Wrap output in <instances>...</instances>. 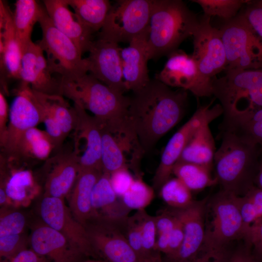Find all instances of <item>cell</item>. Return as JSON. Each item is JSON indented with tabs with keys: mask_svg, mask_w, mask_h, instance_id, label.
Returning <instances> with one entry per match:
<instances>
[{
	"mask_svg": "<svg viewBox=\"0 0 262 262\" xmlns=\"http://www.w3.org/2000/svg\"><path fill=\"white\" fill-rule=\"evenodd\" d=\"M133 93L128 119L143 151L146 152L182 118L187 92L181 88L174 91L155 79Z\"/></svg>",
	"mask_w": 262,
	"mask_h": 262,
	"instance_id": "6da1fadb",
	"label": "cell"
},
{
	"mask_svg": "<svg viewBox=\"0 0 262 262\" xmlns=\"http://www.w3.org/2000/svg\"><path fill=\"white\" fill-rule=\"evenodd\" d=\"M61 81V96L91 112L102 128L114 133H134L128 119L130 98L89 73L73 80Z\"/></svg>",
	"mask_w": 262,
	"mask_h": 262,
	"instance_id": "7a4b0ae2",
	"label": "cell"
},
{
	"mask_svg": "<svg viewBox=\"0 0 262 262\" xmlns=\"http://www.w3.org/2000/svg\"><path fill=\"white\" fill-rule=\"evenodd\" d=\"M220 136L213 160L215 178L221 190L243 196L255 185L261 147L228 131H220Z\"/></svg>",
	"mask_w": 262,
	"mask_h": 262,
	"instance_id": "3957f363",
	"label": "cell"
},
{
	"mask_svg": "<svg viewBox=\"0 0 262 262\" xmlns=\"http://www.w3.org/2000/svg\"><path fill=\"white\" fill-rule=\"evenodd\" d=\"M200 18L181 0H153L148 28L149 59L168 56L193 36Z\"/></svg>",
	"mask_w": 262,
	"mask_h": 262,
	"instance_id": "277c9868",
	"label": "cell"
},
{
	"mask_svg": "<svg viewBox=\"0 0 262 262\" xmlns=\"http://www.w3.org/2000/svg\"><path fill=\"white\" fill-rule=\"evenodd\" d=\"M212 92L224 116L262 108V68L226 70L224 76L213 79Z\"/></svg>",
	"mask_w": 262,
	"mask_h": 262,
	"instance_id": "5b68a950",
	"label": "cell"
},
{
	"mask_svg": "<svg viewBox=\"0 0 262 262\" xmlns=\"http://www.w3.org/2000/svg\"><path fill=\"white\" fill-rule=\"evenodd\" d=\"M238 196L221 190L207 202L211 219L205 226L201 251L226 250L232 242L243 239L248 234L240 213Z\"/></svg>",
	"mask_w": 262,
	"mask_h": 262,
	"instance_id": "8992f818",
	"label": "cell"
},
{
	"mask_svg": "<svg viewBox=\"0 0 262 262\" xmlns=\"http://www.w3.org/2000/svg\"><path fill=\"white\" fill-rule=\"evenodd\" d=\"M42 37L37 44L45 52L49 69L62 80H70L88 73L85 58L75 43L54 25L43 6L38 20Z\"/></svg>",
	"mask_w": 262,
	"mask_h": 262,
	"instance_id": "52a82bcc",
	"label": "cell"
},
{
	"mask_svg": "<svg viewBox=\"0 0 262 262\" xmlns=\"http://www.w3.org/2000/svg\"><path fill=\"white\" fill-rule=\"evenodd\" d=\"M193 37L192 56L197 66L196 98L213 95L212 82L227 66V58L219 29L213 27L211 18L203 15Z\"/></svg>",
	"mask_w": 262,
	"mask_h": 262,
	"instance_id": "ba28073f",
	"label": "cell"
},
{
	"mask_svg": "<svg viewBox=\"0 0 262 262\" xmlns=\"http://www.w3.org/2000/svg\"><path fill=\"white\" fill-rule=\"evenodd\" d=\"M219 30L226 54L225 70L262 68V42L242 12Z\"/></svg>",
	"mask_w": 262,
	"mask_h": 262,
	"instance_id": "9c48e42d",
	"label": "cell"
},
{
	"mask_svg": "<svg viewBox=\"0 0 262 262\" xmlns=\"http://www.w3.org/2000/svg\"><path fill=\"white\" fill-rule=\"evenodd\" d=\"M153 0H119L111 8L98 38L129 43L146 31Z\"/></svg>",
	"mask_w": 262,
	"mask_h": 262,
	"instance_id": "30bf717a",
	"label": "cell"
},
{
	"mask_svg": "<svg viewBox=\"0 0 262 262\" xmlns=\"http://www.w3.org/2000/svg\"><path fill=\"white\" fill-rule=\"evenodd\" d=\"M212 103L198 108L192 116L170 138L162 153L160 164L153 179V188L160 190L170 179L174 165L190 139L203 123L211 122L223 114L220 103Z\"/></svg>",
	"mask_w": 262,
	"mask_h": 262,
	"instance_id": "8fae6325",
	"label": "cell"
},
{
	"mask_svg": "<svg viewBox=\"0 0 262 262\" xmlns=\"http://www.w3.org/2000/svg\"><path fill=\"white\" fill-rule=\"evenodd\" d=\"M42 123L39 103L31 86L21 81L9 109L7 137L0 155L10 161L21 135Z\"/></svg>",
	"mask_w": 262,
	"mask_h": 262,
	"instance_id": "7c38bea8",
	"label": "cell"
},
{
	"mask_svg": "<svg viewBox=\"0 0 262 262\" xmlns=\"http://www.w3.org/2000/svg\"><path fill=\"white\" fill-rule=\"evenodd\" d=\"M126 225L97 218L89 220L84 227L96 255L107 262H135L137 257L128 241Z\"/></svg>",
	"mask_w": 262,
	"mask_h": 262,
	"instance_id": "4fadbf2b",
	"label": "cell"
},
{
	"mask_svg": "<svg viewBox=\"0 0 262 262\" xmlns=\"http://www.w3.org/2000/svg\"><path fill=\"white\" fill-rule=\"evenodd\" d=\"M39 212L44 223L63 234L84 256L97 255L85 227L75 218L64 199L44 196Z\"/></svg>",
	"mask_w": 262,
	"mask_h": 262,
	"instance_id": "5bb4252c",
	"label": "cell"
},
{
	"mask_svg": "<svg viewBox=\"0 0 262 262\" xmlns=\"http://www.w3.org/2000/svg\"><path fill=\"white\" fill-rule=\"evenodd\" d=\"M120 48L117 43L97 38L92 42L85 59L88 73L124 94L127 90L123 80Z\"/></svg>",
	"mask_w": 262,
	"mask_h": 262,
	"instance_id": "9a60e30c",
	"label": "cell"
},
{
	"mask_svg": "<svg viewBox=\"0 0 262 262\" xmlns=\"http://www.w3.org/2000/svg\"><path fill=\"white\" fill-rule=\"evenodd\" d=\"M208 198L194 201L188 207L180 209L170 208L181 221L184 240L181 248L171 262H187L201 252L205 234V213Z\"/></svg>",
	"mask_w": 262,
	"mask_h": 262,
	"instance_id": "2e32d148",
	"label": "cell"
},
{
	"mask_svg": "<svg viewBox=\"0 0 262 262\" xmlns=\"http://www.w3.org/2000/svg\"><path fill=\"white\" fill-rule=\"evenodd\" d=\"M22 53L20 80L28 83L34 91L61 95V78L52 76L40 47L31 41Z\"/></svg>",
	"mask_w": 262,
	"mask_h": 262,
	"instance_id": "e0dca14e",
	"label": "cell"
},
{
	"mask_svg": "<svg viewBox=\"0 0 262 262\" xmlns=\"http://www.w3.org/2000/svg\"><path fill=\"white\" fill-rule=\"evenodd\" d=\"M30 245L51 262H82L84 256L63 234L42 221L32 229Z\"/></svg>",
	"mask_w": 262,
	"mask_h": 262,
	"instance_id": "ac0fdd59",
	"label": "cell"
},
{
	"mask_svg": "<svg viewBox=\"0 0 262 262\" xmlns=\"http://www.w3.org/2000/svg\"><path fill=\"white\" fill-rule=\"evenodd\" d=\"M79 153L59 152L46 160L44 196L64 199L69 195L80 171Z\"/></svg>",
	"mask_w": 262,
	"mask_h": 262,
	"instance_id": "d6986e66",
	"label": "cell"
},
{
	"mask_svg": "<svg viewBox=\"0 0 262 262\" xmlns=\"http://www.w3.org/2000/svg\"><path fill=\"white\" fill-rule=\"evenodd\" d=\"M76 113L75 145L84 142L82 153L79 157L80 170H102L101 164L102 126L93 116L89 115L80 105L74 103Z\"/></svg>",
	"mask_w": 262,
	"mask_h": 262,
	"instance_id": "ffe728a7",
	"label": "cell"
},
{
	"mask_svg": "<svg viewBox=\"0 0 262 262\" xmlns=\"http://www.w3.org/2000/svg\"><path fill=\"white\" fill-rule=\"evenodd\" d=\"M147 37L148 29L131 40L128 46L120 48L123 80L127 91H138L150 81L147 66L150 60Z\"/></svg>",
	"mask_w": 262,
	"mask_h": 262,
	"instance_id": "44dd1931",
	"label": "cell"
},
{
	"mask_svg": "<svg viewBox=\"0 0 262 262\" xmlns=\"http://www.w3.org/2000/svg\"><path fill=\"white\" fill-rule=\"evenodd\" d=\"M44 8L55 27L69 38L82 54L94 40L93 33L69 8L66 0H43Z\"/></svg>",
	"mask_w": 262,
	"mask_h": 262,
	"instance_id": "7402d4cb",
	"label": "cell"
},
{
	"mask_svg": "<svg viewBox=\"0 0 262 262\" xmlns=\"http://www.w3.org/2000/svg\"><path fill=\"white\" fill-rule=\"evenodd\" d=\"M167 58L164 68L156 75V79L169 87L190 91L196 97L198 71L192 55L177 49Z\"/></svg>",
	"mask_w": 262,
	"mask_h": 262,
	"instance_id": "603a6c76",
	"label": "cell"
},
{
	"mask_svg": "<svg viewBox=\"0 0 262 262\" xmlns=\"http://www.w3.org/2000/svg\"><path fill=\"white\" fill-rule=\"evenodd\" d=\"M12 14L8 5L0 0V72L2 76V79L20 80L22 53L16 37L13 26Z\"/></svg>",
	"mask_w": 262,
	"mask_h": 262,
	"instance_id": "cb8c5ba5",
	"label": "cell"
},
{
	"mask_svg": "<svg viewBox=\"0 0 262 262\" xmlns=\"http://www.w3.org/2000/svg\"><path fill=\"white\" fill-rule=\"evenodd\" d=\"M110 177V174L103 172L93 187L91 196V219L126 223L131 210L114 191Z\"/></svg>",
	"mask_w": 262,
	"mask_h": 262,
	"instance_id": "d4e9b609",
	"label": "cell"
},
{
	"mask_svg": "<svg viewBox=\"0 0 262 262\" xmlns=\"http://www.w3.org/2000/svg\"><path fill=\"white\" fill-rule=\"evenodd\" d=\"M132 154L137 161L141 154L136 140L127 135L114 133L102 129L101 164L103 172L111 174L127 167L126 153Z\"/></svg>",
	"mask_w": 262,
	"mask_h": 262,
	"instance_id": "484cf974",
	"label": "cell"
},
{
	"mask_svg": "<svg viewBox=\"0 0 262 262\" xmlns=\"http://www.w3.org/2000/svg\"><path fill=\"white\" fill-rule=\"evenodd\" d=\"M102 173L97 169L80 170L69 195L68 207L75 218L83 226L92 218V192Z\"/></svg>",
	"mask_w": 262,
	"mask_h": 262,
	"instance_id": "4316f807",
	"label": "cell"
},
{
	"mask_svg": "<svg viewBox=\"0 0 262 262\" xmlns=\"http://www.w3.org/2000/svg\"><path fill=\"white\" fill-rule=\"evenodd\" d=\"M53 149L54 143L46 131L32 128L21 135L12 159L7 161L17 164L30 160H47Z\"/></svg>",
	"mask_w": 262,
	"mask_h": 262,
	"instance_id": "83f0119b",
	"label": "cell"
},
{
	"mask_svg": "<svg viewBox=\"0 0 262 262\" xmlns=\"http://www.w3.org/2000/svg\"><path fill=\"white\" fill-rule=\"evenodd\" d=\"M201 124L195 131L178 161L191 163L212 168L216 151L210 123Z\"/></svg>",
	"mask_w": 262,
	"mask_h": 262,
	"instance_id": "f1b7e54d",
	"label": "cell"
},
{
	"mask_svg": "<svg viewBox=\"0 0 262 262\" xmlns=\"http://www.w3.org/2000/svg\"><path fill=\"white\" fill-rule=\"evenodd\" d=\"M219 128L262 147V108L224 116Z\"/></svg>",
	"mask_w": 262,
	"mask_h": 262,
	"instance_id": "f546056e",
	"label": "cell"
},
{
	"mask_svg": "<svg viewBox=\"0 0 262 262\" xmlns=\"http://www.w3.org/2000/svg\"><path fill=\"white\" fill-rule=\"evenodd\" d=\"M34 0H16L12 14L13 23L16 35L21 51L32 41L31 34L33 26L38 22L42 9Z\"/></svg>",
	"mask_w": 262,
	"mask_h": 262,
	"instance_id": "4dcf8cb0",
	"label": "cell"
},
{
	"mask_svg": "<svg viewBox=\"0 0 262 262\" xmlns=\"http://www.w3.org/2000/svg\"><path fill=\"white\" fill-rule=\"evenodd\" d=\"M80 21L93 33L103 26L112 5L108 0H66Z\"/></svg>",
	"mask_w": 262,
	"mask_h": 262,
	"instance_id": "1f68e13d",
	"label": "cell"
},
{
	"mask_svg": "<svg viewBox=\"0 0 262 262\" xmlns=\"http://www.w3.org/2000/svg\"><path fill=\"white\" fill-rule=\"evenodd\" d=\"M212 168L191 163L178 161L172 174L180 180L191 191L202 190L217 184L211 173Z\"/></svg>",
	"mask_w": 262,
	"mask_h": 262,
	"instance_id": "d6a6232c",
	"label": "cell"
},
{
	"mask_svg": "<svg viewBox=\"0 0 262 262\" xmlns=\"http://www.w3.org/2000/svg\"><path fill=\"white\" fill-rule=\"evenodd\" d=\"M33 92L38 101L54 116L66 138L75 126L76 113L74 106L71 107L61 95H48L34 91Z\"/></svg>",
	"mask_w": 262,
	"mask_h": 262,
	"instance_id": "836d02e7",
	"label": "cell"
},
{
	"mask_svg": "<svg viewBox=\"0 0 262 262\" xmlns=\"http://www.w3.org/2000/svg\"><path fill=\"white\" fill-rule=\"evenodd\" d=\"M9 163L13 169L10 175L0 170V186L4 188L8 198L21 201L25 199L29 190L34 187L33 175L29 170L14 169L12 164Z\"/></svg>",
	"mask_w": 262,
	"mask_h": 262,
	"instance_id": "e575fe53",
	"label": "cell"
},
{
	"mask_svg": "<svg viewBox=\"0 0 262 262\" xmlns=\"http://www.w3.org/2000/svg\"><path fill=\"white\" fill-rule=\"evenodd\" d=\"M202 8L204 15L218 16L227 21L235 17L249 0H192Z\"/></svg>",
	"mask_w": 262,
	"mask_h": 262,
	"instance_id": "d590c367",
	"label": "cell"
},
{
	"mask_svg": "<svg viewBox=\"0 0 262 262\" xmlns=\"http://www.w3.org/2000/svg\"><path fill=\"white\" fill-rule=\"evenodd\" d=\"M160 193L170 208H185L195 201L192 198L191 191L176 177L167 180L161 187Z\"/></svg>",
	"mask_w": 262,
	"mask_h": 262,
	"instance_id": "8d00e7d4",
	"label": "cell"
},
{
	"mask_svg": "<svg viewBox=\"0 0 262 262\" xmlns=\"http://www.w3.org/2000/svg\"><path fill=\"white\" fill-rule=\"evenodd\" d=\"M154 197V189L146 184L141 177H136L129 190L121 198L130 210H143Z\"/></svg>",
	"mask_w": 262,
	"mask_h": 262,
	"instance_id": "74e56055",
	"label": "cell"
},
{
	"mask_svg": "<svg viewBox=\"0 0 262 262\" xmlns=\"http://www.w3.org/2000/svg\"><path fill=\"white\" fill-rule=\"evenodd\" d=\"M156 217L157 239L155 250L166 254L176 216L170 209L162 211Z\"/></svg>",
	"mask_w": 262,
	"mask_h": 262,
	"instance_id": "f35d334b",
	"label": "cell"
},
{
	"mask_svg": "<svg viewBox=\"0 0 262 262\" xmlns=\"http://www.w3.org/2000/svg\"><path fill=\"white\" fill-rule=\"evenodd\" d=\"M26 225V217L21 212L12 210H1L0 237L24 233Z\"/></svg>",
	"mask_w": 262,
	"mask_h": 262,
	"instance_id": "ab89813d",
	"label": "cell"
},
{
	"mask_svg": "<svg viewBox=\"0 0 262 262\" xmlns=\"http://www.w3.org/2000/svg\"><path fill=\"white\" fill-rule=\"evenodd\" d=\"M141 234L145 257L156 251L155 246L157 239L156 217L149 215L145 210H142L141 213Z\"/></svg>",
	"mask_w": 262,
	"mask_h": 262,
	"instance_id": "60d3db41",
	"label": "cell"
},
{
	"mask_svg": "<svg viewBox=\"0 0 262 262\" xmlns=\"http://www.w3.org/2000/svg\"><path fill=\"white\" fill-rule=\"evenodd\" d=\"M142 210L129 216L126 225V234L130 245L138 258L144 257L141 234Z\"/></svg>",
	"mask_w": 262,
	"mask_h": 262,
	"instance_id": "b9f144b4",
	"label": "cell"
},
{
	"mask_svg": "<svg viewBox=\"0 0 262 262\" xmlns=\"http://www.w3.org/2000/svg\"><path fill=\"white\" fill-rule=\"evenodd\" d=\"M30 237L24 233L0 237V257L10 259L27 249Z\"/></svg>",
	"mask_w": 262,
	"mask_h": 262,
	"instance_id": "7bdbcfd3",
	"label": "cell"
},
{
	"mask_svg": "<svg viewBox=\"0 0 262 262\" xmlns=\"http://www.w3.org/2000/svg\"><path fill=\"white\" fill-rule=\"evenodd\" d=\"M242 13L262 42V0H249Z\"/></svg>",
	"mask_w": 262,
	"mask_h": 262,
	"instance_id": "ee69618b",
	"label": "cell"
},
{
	"mask_svg": "<svg viewBox=\"0 0 262 262\" xmlns=\"http://www.w3.org/2000/svg\"><path fill=\"white\" fill-rule=\"evenodd\" d=\"M111 185L120 198L129 190L134 179L128 169V167L121 168L110 174Z\"/></svg>",
	"mask_w": 262,
	"mask_h": 262,
	"instance_id": "f6af8a7d",
	"label": "cell"
},
{
	"mask_svg": "<svg viewBox=\"0 0 262 262\" xmlns=\"http://www.w3.org/2000/svg\"><path fill=\"white\" fill-rule=\"evenodd\" d=\"M171 210L172 211L171 209ZM172 212L173 213L172 211ZM173 213L176 216V221L170 235L167 251L165 254L170 261L178 253L184 240V231L182 224L177 215L174 213Z\"/></svg>",
	"mask_w": 262,
	"mask_h": 262,
	"instance_id": "bcb514c9",
	"label": "cell"
},
{
	"mask_svg": "<svg viewBox=\"0 0 262 262\" xmlns=\"http://www.w3.org/2000/svg\"><path fill=\"white\" fill-rule=\"evenodd\" d=\"M9 109L3 91L0 92V146L1 149L5 144L9 119Z\"/></svg>",
	"mask_w": 262,
	"mask_h": 262,
	"instance_id": "7dc6e473",
	"label": "cell"
},
{
	"mask_svg": "<svg viewBox=\"0 0 262 262\" xmlns=\"http://www.w3.org/2000/svg\"><path fill=\"white\" fill-rule=\"evenodd\" d=\"M230 255L227 249L201 251L195 258L187 262H228Z\"/></svg>",
	"mask_w": 262,
	"mask_h": 262,
	"instance_id": "c3c4849f",
	"label": "cell"
},
{
	"mask_svg": "<svg viewBox=\"0 0 262 262\" xmlns=\"http://www.w3.org/2000/svg\"><path fill=\"white\" fill-rule=\"evenodd\" d=\"M48 259L40 256L32 248L25 249L3 262H49Z\"/></svg>",
	"mask_w": 262,
	"mask_h": 262,
	"instance_id": "681fc988",
	"label": "cell"
},
{
	"mask_svg": "<svg viewBox=\"0 0 262 262\" xmlns=\"http://www.w3.org/2000/svg\"><path fill=\"white\" fill-rule=\"evenodd\" d=\"M245 195L251 201L262 219V189L254 185Z\"/></svg>",
	"mask_w": 262,
	"mask_h": 262,
	"instance_id": "f907efd6",
	"label": "cell"
},
{
	"mask_svg": "<svg viewBox=\"0 0 262 262\" xmlns=\"http://www.w3.org/2000/svg\"><path fill=\"white\" fill-rule=\"evenodd\" d=\"M249 245L253 247L258 257L262 260V221L253 233Z\"/></svg>",
	"mask_w": 262,
	"mask_h": 262,
	"instance_id": "816d5d0a",
	"label": "cell"
},
{
	"mask_svg": "<svg viewBox=\"0 0 262 262\" xmlns=\"http://www.w3.org/2000/svg\"><path fill=\"white\" fill-rule=\"evenodd\" d=\"M246 245V248L236 250L230 254L228 262H257L256 259L249 253Z\"/></svg>",
	"mask_w": 262,
	"mask_h": 262,
	"instance_id": "f5cc1de1",
	"label": "cell"
},
{
	"mask_svg": "<svg viewBox=\"0 0 262 262\" xmlns=\"http://www.w3.org/2000/svg\"><path fill=\"white\" fill-rule=\"evenodd\" d=\"M254 184L262 189V147H261L258 168L255 179Z\"/></svg>",
	"mask_w": 262,
	"mask_h": 262,
	"instance_id": "db71d44e",
	"label": "cell"
},
{
	"mask_svg": "<svg viewBox=\"0 0 262 262\" xmlns=\"http://www.w3.org/2000/svg\"><path fill=\"white\" fill-rule=\"evenodd\" d=\"M134 262H163L160 252L156 251L153 254L142 258H138Z\"/></svg>",
	"mask_w": 262,
	"mask_h": 262,
	"instance_id": "11a10c76",
	"label": "cell"
},
{
	"mask_svg": "<svg viewBox=\"0 0 262 262\" xmlns=\"http://www.w3.org/2000/svg\"><path fill=\"white\" fill-rule=\"evenodd\" d=\"M8 197L5 192L4 188L0 186V204L1 206L6 204Z\"/></svg>",
	"mask_w": 262,
	"mask_h": 262,
	"instance_id": "9f6ffc18",
	"label": "cell"
},
{
	"mask_svg": "<svg viewBox=\"0 0 262 262\" xmlns=\"http://www.w3.org/2000/svg\"><path fill=\"white\" fill-rule=\"evenodd\" d=\"M82 262H106L105 260L90 259V260H84Z\"/></svg>",
	"mask_w": 262,
	"mask_h": 262,
	"instance_id": "6f0895ef",
	"label": "cell"
}]
</instances>
